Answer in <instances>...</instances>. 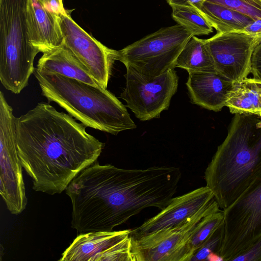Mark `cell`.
Masks as SVG:
<instances>
[{
  "mask_svg": "<svg viewBox=\"0 0 261 261\" xmlns=\"http://www.w3.org/2000/svg\"><path fill=\"white\" fill-rule=\"evenodd\" d=\"M86 127L45 102L16 118L18 153L34 190L60 194L97 161L105 144Z\"/></svg>",
  "mask_w": 261,
  "mask_h": 261,
  "instance_id": "6da1fadb",
  "label": "cell"
},
{
  "mask_svg": "<svg viewBox=\"0 0 261 261\" xmlns=\"http://www.w3.org/2000/svg\"><path fill=\"white\" fill-rule=\"evenodd\" d=\"M261 174V118L235 114L227 135L204 172L206 186L223 210Z\"/></svg>",
  "mask_w": 261,
  "mask_h": 261,
  "instance_id": "7a4b0ae2",
  "label": "cell"
},
{
  "mask_svg": "<svg viewBox=\"0 0 261 261\" xmlns=\"http://www.w3.org/2000/svg\"><path fill=\"white\" fill-rule=\"evenodd\" d=\"M33 74L48 102H56L87 127L115 135L136 128L125 106L107 89L37 68Z\"/></svg>",
  "mask_w": 261,
  "mask_h": 261,
  "instance_id": "3957f363",
  "label": "cell"
},
{
  "mask_svg": "<svg viewBox=\"0 0 261 261\" xmlns=\"http://www.w3.org/2000/svg\"><path fill=\"white\" fill-rule=\"evenodd\" d=\"M26 5L27 0H0V80L14 94L28 85L39 53L30 40Z\"/></svg>",
  "mask_w": 261,
  "mask_h": 261,
  "instance_id": "277c9868",
  "label": "cell"
},
{
  "mask_svg": "<svg viewBox=\"0 0 261 261\" xmlns=\"http://www.w3.org/2000/svg\"><path fill=\"white\" fill-rule=\"evenodd\" d=\"M193 36L178 24L163 28L117 50L116 60L151 79L175 68L177 58Z\"/></svg>",
  "mask_w": 261,
  "mask_h": 261,
  "instance_id": "5b68a950",
  "label": "cell"
},
{
  "mask_svg": "<svg viewBox=\"0 0 261 261\" xmlns=\"http://www.w3.org/2000/svg\"><path fill=\"white\" fill-rule=\"evenodd\" d=\"M223 211L224 237L218 254L233 260L261 237V174Z\"/></svg>",
  "mask_w": 261,
  "mask_h": 261,
  "instance_id": "8992f818",
  "label": "cell"
},
{
  "mask_svg": "<svg viewBox=\"0 0 261 261\" xmlns=\"http://www.w3.org/2000/svg\"><path fill=\"white\" fill-rule=\"evenodd\" d=\"M16 118L0 91V194L10 212L18 215L28 200L17 150Z\"/></svg>",
  "mask_w": 261,
  "mask_h": 261,
  "instance_id": "52a82bcc",
  "label": "cell"
},
{
  "mask_svg": "<svg viewBox=\"0 0 261 261\" xmlns=\"http://www.w3.org/2000/svg\"><path fill=\"white\" fill-rule=\"evenodd\" d=\"M220 208L214 198L178 226L137 239L130 237L133 261H183L185 248L201 219Z\"/></svg>",
  "mask_w": 261,
  "mask_h": 261,
  "instance_id": "ba28073f",
  "label": "cell"
},
{
  "mask_svg": "<svg viewBox=\"0 0 261 261\" xmlns=\"http://www.w3.org/2000/svg\"><path fill=\"white\" fill-rule=\"evenodd\" d=\"M126 68V86L120 98L141 121L159 118L168 110L176 92L178 76L171 69L159 76L147 79L130 67Z\"/></svg>",
  "mask_w": 261,
  "mask_h": 261,
  "instance_id": "9c48e42d",
  "label": "cell"
},
{
  "mask_svg": "<svg viewBox=\"0 0 261 261\" xmlns=\"http://www.w3.org/2000/svg\"><path fill=\"white\" fill-rule=\"evenodd\" d=\"M63 43L85 67L102 88L107 89L116 60V50L96 40L71 18L69 10L59 15Z\"/></svg>",
  "mask_w": 261,
  "mask_h": 261,
  "instance_id": "30bf717a",
  "label": "cell"
},
{
  "mask_svg": "<svg viewBox=\"0 0 261 261\" xmlns=\"http://www.w3.org/2000/svg\"><path fill=\"white\" fill-rule=\"evenodd\" d=\"M204 40L217 72L240 83L250 73L252 54L261 40V34L246 31L217 33Z\"/></svg>",
  "mask_w": 261,
  "mask_h": 261,
  "instance_id": "8fae6325",
  "label": "cell"
},
{
  "mask_svg": "<svg viewBox=\"0 0 261 261\" xmlns=\"http://www.w3.org/2000/svg\"><path fill=\"white\" fill-rule=\"evenodd\" d=\"M132 229L80 233L60 261H133Z\"/></svg>",
  "mask_w": 261,
  "mask_h": 261,
  "instance_id": "7c38bea8",
  "label": "cell"
},
{
  "mask_svg": "<svg viewBox=\"0 0 261 261\" xmlns=\"http://www.w3.org/2000/svg\"><path fill=\"white\" fill-rule=\"evenodd\" d=\"M214 198L213 192L206 186L173 197L161 212L148 219L141 226L132 229L130 236L133 238L137 239L178 226L207 205Z\"/></svg>",
  "mask_w": 261,
  "mask_h": 261,
  "instance_id": "4fadbf2b",
  "label": "cell"
},
{
  "mask_svg": "<svg viewBox=\"0 0 261 261\" xmlns=\"http://www.w3.org/2000/svg\"><path fill=\"white\" fill-rule=\"evenodd\" d=\"M26 22L30 42L39 52L44 53L62 45L59 15L42 1L27 0Z\"/></svg>",
  "mask_w": 261,
  "mask_h": 261,
  "instance_id": "5bb4252c",
  "label": "cell"
},
{
  "mask_svg": "<svg viewBox=\"0 0 261 261\" xmlns=\"http://www.w3.org/2000/svg\"><path fill=\"white\" fill-rule=\"evenodd\" d=\"M188 73L186 85L193 103L215 112L226 106L236 83L217 72Z\"/></svg>",
  "mask_w": 261,
  "mask_h": 261,
  "instance_id": "9a60e30c",
  "label": "cell"
},
{
  "mask_svg": "<svg viewBox=\"0 0 261 261\" xmlns=\"http://www.w3.org/2000/svg\"><path fill=\"white\" fill-rule=\"evenodd\" d=\"M36 68L42 72L58 73L93 86L100 87L63 43L59 47L43 53L38 60Z\"/></svg>",
  "mask_w": 261,
  "mask_h": 261,
  "instance_id": "2e32d148",
  "label": "cell"
},
{
  "mask_svg": "<svg viewBox=\"0 0 261 261\" xmlns=\"http://www.w3.org/2000/svg\"><path fill=\"white\" fill-rule=\"evenodd\" d=\"M194 6L217 33L245 31L254 21L234 10L206 1H202Z\"/></svg>",
  "mask_w": 261,
  "mask_h": 261,
  "instance_id": "e0dca14e",
  "label": "cell"
},
{
  "mask_svg": "<svg viewBox=\"0 0 261 261\" xmlns=\"http://www.w3.org/2000/svg\"><path fill=\"white\" fill-rule=\"evenodd\" d=\"M175 67L189 72H217L213 58L204 39L193 36L175 61Z\"/></svg>",
  "mask_w": 261,
  "mask_h": 261,
  "instance_id": "ac0fdd59",
  "label": "cell"
},
{
  "mask_svg": "<svg viewBox=\"0 0 261 261\" xmlns=\"http://www.w3.org/2000/svg\"><path fill=\"white\" fill-rule=\"evenodd\" d=\"M231 113L256 115L261 118V93L248 77L236 83L226 103Z\"/></svg>",
  "mask_w": 261,
  "mask_h": 261,
  "instance_id": "d6986e66",
  "label": "cell"
},
{
  "mask_svg": "<svg viewBox=\"0 0 261 261\" xmlns=\"http://www.w3.org/2000/svg\"><path fill=\"white\" fill-rule=\"evenodd\" d=\"M223 211L219 210L204 217L189 241L185 249L183 261H190L195 253L205 243L223 223Z\"/></svg>",
  "mask_w": 261,
  "mask_h": 261,
  "instance_id": "ffe728a7",
  "label": "cell"
},
{
  "mask_svg": "<svg viewBox=\"0 0 261 261\" xmlns=\"http://www.w3.org/2000/svg\"><path fill=\"white\" fill-rule=\"evenodd\" d=\"M171 7L173 19L194 36L208 35L213 32V28L195 6L172 5Z\"/></svg>",
  "mask_w": 261,
  "mask_h": 261,
  "instance_id": "44dd1931",
  "label": "cell"
},
{
  "mask_svg": "<svg viewBox=\"0 0 261 261\" xmlns=\"http://www.w3.org/2000/svg\"><path fill=\"white\" fill-rule=\"evenodd\" d=\"M222 5L250 17L261 20V0H202Z\"/></svg>",
  "mask_w": 261,
  "mask_h": 261,
  "instance_id": "7402d4cb",
  "label": "cell"
},
{
  "mask_svg": "<svg viewBox=\"0 0 261 261\" xmlns=\"http://www.w3.org/2000/svg\"><path fill=\"white\" fill-rule=\"evenodd\" d=\"M223 224L220 226L205 243L195 253L191 260H207L212 253L218 254L223 239Z\"/></svg>",
  "mask_w": 261,
  "mask_h": 261,
  "instance_id": "603a6c76",
  "label": "cell"
},
{
  "mask_svg": "<svg viewBox=\"0 0 261 261\" xmlns=\"http://www.w3.org/2000/svg\"><path fill=\"white\" fill-rule=\"evenodd\" d=\"M233 261H261V237Z\"/></svg>",
  "mask_w": 261,
  "mask_h": 261,
  "instance_id": "cb8c5ba5",
  "label": "cell"
},
{
  "mask_svg": "<svg viewBox=\"0 0 261 261\" xmlns=\"http://www.w3.org/2000/svg\"><path fill=\"white\" fill-rule=\"evenodd\" d=\"M250 73L254 80L261 82V40L255 46L251 58Z\"/></svg>",
  "mask_w": 261,
  "mask_h": 261,
  "instance_id": "d4e9b609",
  "label": "cell"
},
{
  "mask_svg": "<svg viewBox=\"0 0 261 261\" xmlns=\"http://www.w3.org/2000/svg\"><path fill=\"white\" fill-rule=\"evenodd\" d=\"M202 0H166L171 6L172 5L195 6Z\"/></svg>",
  "mask_w": 261,
  "mask_h": 261,
  "instance_id": "484cf974",
  "label": "cell"
},
{
  "mask_svg": "<svg viewBox=\"0 0 261 261\" xmlns=\"http://www.w3.org/2000/svg\"><path fill=\"white\" fill-rule=\"evenodd\" d=\"M53 5L54 11L60 15L66 12L62 0H51Z\"/></svg>",
  "mask_w": 261,
  "mask_h": 261,
  "instance_id": "4316f807",
  "label": "cell"
},
{
  "mask_svg": "<svg viewBox=\"0 0 261 261\" xmlns=\"http://www.w3.org/2000/svg\"><path fill=\"white\" fill-rule=\"evenodd\" d=\"M207 260L224 261L223 258L216 253H211L207 257Z\"/></svg>",
  "mask_w": 261,
  "mask_h": 261,
  "instance_id": "83f0119b",
  "label": "cell"
},
{
  "mask_svg": "<svg viewBox=\"0 0 261 261\" xmlns=\"http://www.w3.org/2000/svg\"><path fill=\"white\" fill-rule=\"evenodd\" d=\"M249 80L252 81L255 85L256 89L258 91L261 93V82L254 80L252 78H249Z\"/></svg>",
  "mask_w": 261,
  "mask_h": 261,
  "instance_id": "f1b7e54d",
  "label": "cell"
},
{
  "mask_svg": "<svg viewBox=\"0 0 261 261\" xmlns=\"http://www.w3.org/2000/svg\"><path fill=\"white\" fill-rule=\"evenodd\" d=\"M44 3H45L46 4V5H47V6L50 8V9H52L53 8V2H52V1L51 0H41Z\"/></svg>",
  "mask_w": 261,
  "mask_h": 261,
  "instance_id": "f546056e",
  "label": "cell"
}]
</instances>
